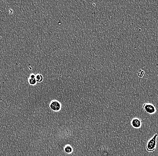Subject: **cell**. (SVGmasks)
<instances>
[{
	"label": "cell",
	"mask_w": 158,
	"mask_h": 156,
	"mask_svg": "<svg viewBox=\"0 0 158 156\" xmlns=\"http://www.w3.org/2000/svg\"><path fill=\"white\" fill-rule=\"evenodd\" d=\"M142 108L144 112L149 115L154 114L157 111L156 106L151 103H145L143 104Z\"/></svg>",
	"instance_id": "obj_2"
},
{
	"label": "cell",
	"mask_w": 158,
	"mask_h": 156,
	"mask_svg": "<svg viewBox=\"0 0 158 156\" xmlns=\"http://www.w3.org/2000/svg\"><path fill=\"white\" fill-rule=\"evenodd\" d=\"M28 82L29 84H30L31 86H35V85H37V83H38L35 78H31V77H30L28 78Z\"/></svg>",
	"instance_id": "obj_6"
},
{
	"label": "cell",
	"mask_w": 158,
	"mask_h": 156,
	"mask_svg": "<svg viewBox=\"0 0 158 156\" xmlns=\"http://www.w3.org/2000/svg\"><path fill=\"white\" fill-rule=\"evenodd\" d=\"M64 150L66 153L70 154V153H71V152H72V149L71 146H69V145H67V146H66Z\"/></svg>",
	"instance_id": "obj_7"
},
{
	"label": "cell",
	"mask_w": 158,
	"mask_h": 156,
	"mask_svg": "<svg viewBox=\"0 0 158 156\" xmlns=\"http://www.w3.org/2000/svg\"><path fill=\"white\" fill-rule=\"evenodd\" d=\"M145 74V72L142 69H139L138 71V76L139 77L142 78Z\"/></svg>",
	"instance_id": "obj_8"
},
{
	"label": "cell",
	"mask_w": 158,
	"mask_h": 156,
	"mask_svg": "<svg viewBox=\"0 0 158 156\" xmlns=\"http://www.w3.org/2000/svg\"><path fill=\"white\" fill-rule=\"evenodd\" d=\"M158 134H156L150 138L146 144V150L148 152H153L155 151L156 148L157 139Z\"/></svg>",
	"instance_id": "obj_1"
},
{
	"label": "cell",
	"mask_w": 158,
	"mask_h": 156,
	"mask_svg": "<svg viewBox=\"0 0 158 156\" xmlns=\"http://www.w3.org/2000/svg\"><path fill=\"white\" fill-rule=\"evenodd\" d=\"M142 120L140 118L135 117L130 122L131 126L135 129H139L142 126Z\"/></svg>",
	"instance_id": "obj_4"
},
{
	"label": "cell",
	"mask_w": 158,
	"mask_h": 156,
	"mask_svg": "<svg viewBox=\"0 0 158 156\" xmlns=\"http://www.w3.org/2000/svg\"><path fill=\"white\" fill-rule=\"evenodd\" d=\"M49 107L52 110L55 112H58L61 110V104L58 100H53L51 101Z\"/></svg>",
	"instance_id": "obj_3"
},
{
	"label": "cell",
	"mask_w": 158,
	"mask_h": 156,
	"mask_svg": "<svg viewBox=\"0 0 158 156\" xmlns=\"http://www.w3.org/2000/svg\"><path fill=\"white\" fill-rule=\"evenodd\" d=\"M29 77H31V78H35V77H36V75L34 74V73H31L30 74V76Z\"/></svg>",
	"instance_id": "obj_9"
},
{
	"label": "cell",
	"mask_w": 158,
	"mask_h": 156,
	"mask_svg": "<svg viewBox=\"0 0 158 156\" xmlns=\"http://www.w3.org/2000/svg\"><path fill=\"white\" fill-rule=\"evenodd\" d=\"M37 83H41L43 81L44 77L42 75L38 73L36 75V77H35Z\"/></svg>",
	"instance_id": "obj_5"
}]
</instances>
